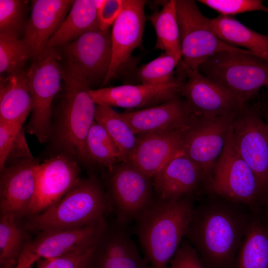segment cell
I'll list each match as a JSON object with an SVG mask.
<instances>
[{"mask_svg": "<svg viewBox=\"0 0 268 268\" xmlns=\"http://www.w3.org/2000/svg\"><path fill=\"white\" fill-rule=\"evenodd\" d=\"M152 179L156 198L162 200L190 195L204 182L201 168L181 149Z\"/></svg>", "mask_w": 268, "mask_h": 268, "instance_id": "22", "label": "cell"}, {"mask_svg": "<svg viewBox=\"0 0 268 268\" xmlns=\"http://www.w3.org/2000/svg\"><path fill=\"white\" fill-rule=\"evenodd\" d=\"M177 67L183 78L178 93L196 117L234 115L245 104L227 87L190 68L181 60Z\"/></svg>", "mask_w": 268, "mask_h": 268, "instance_id": "9", "label": "cell"}, {"mask_svg": "<svg viewBox=\"0 0 268 268\" xmlns=\"http://www.w3.org/2000/svg\"><path fill=\"white\" fill-rule=\"evenodd\" d=\"M101 30L94 1L76 0L45 48L65 46L82 35Z\"/></svg>", "mask_w": 268, "mask_h": 268, "instance_id": "26", "label": "cell"}, {"mask_svg": "<svg viewBox=\"0 0 268 268\" xmlns=\"http://www.w3.org/2000/svg\"><path fill=\"white\" fill-rule=\"evenodd\" d=\"M110 199L94 178L80 179L59 201L43 212L27 216V230L42 232L86 226L105 219Z\"/></svg>", "mask_w": 268, "mask_h": 268, "instance_id": "4", "label": "cell"}, {"mask_svg": "<svg viewBox=\"0 0 268 268\" xmlns=\"http://www.w3.org/2000/svg\"><path fill=\"white\" fill-rule=\"evenodd\" d=\"M57 48H45L26 71L33 103L27 132L40 143L51 137L53 130L52 104L59 92L63 80V69L59 64Z\"/></svg>", "mask_w": 268, "mask_h": 268, "instance_id": "6", "label": "cell"}, {"mask_svg": "<svg viewBox=\"0 0 268 268\" xmlns=\"http://www.w3.org/2000/svg\"><path fill=\"white\" fill-rule=\"evenodd\" d=\"M229 140L268 191V123L248 103L235 115Z\"/></svg>", "mask_w": 268, "mask_h": 268, "instance_id": "10", "label": "cell"}, {"mask_svg": "<svg viewBox=\"0 0 268 268\" xmlns=\"http://www.w3.org/2000/svg\"><path fill=\"white\" fill-rule=\"evenodd\" d=\"M73 2L70 0L31 1V16L27 21L23 39L30 49L33 60L44 50Z\"/></svg>", "mask_w": 268, "mask_h": 268, "instance_id": "23", "label": "cell"}, {"mask_svg": "<svg viewBox=\"0 0 268 268\" xmlns=\"http://www.w3.org/2000/svg\"><path fill=\"white\" fill-rule=\"evenodd\" d=\"M156 32L155 49H160L180 62L182 50L176 0L166 2L162 9L148 16Z\"/></svg>", "mask_w": 268, "mask_h": 268, "instance_id": "28", "label": "cell"}, {"mask_svg": "<svg viewBox=\"0 0 268 268\" xmlns=\"http://www.w3.org/2000/svg\"><path fill=\"white\" fill-rule=\"evenodd\" d=\"M99 241L83 250L53 258L39 259L37 268H87Z\"/></svg>", "mask_w": 268, "mask_h": 268, "instance_id": "35", "label": "cell"}, {"mask_svg": "<svg viewBox=\"0 0 268 268\" xmlns=\"http://www.w3.org/2000/svg\"><path fill=\"white\" fill-rule=\"evenodd\" d=\"M175 59L165 52L135 70L137 79L142 84L165 85L175 82L174 69L178 66Z\"/></svg>", "mask_w": 268, "mask_h": 268, "instance_id": "33", "label": "cell"}, {"mask_svg": "<svg viewBox=\"0 0 268 268\" xmlns=\"http://www.w3.org/2000/svg\"><path fill=\"white\" fill-rule=\"evenodd\" d=\"M165 85L125 84L89 90L96 104L125 108L156 106L179 94L181 80Z\"/></svg>", "mask_w": 268, "mask_h": 268, "instance_id": "21", "label": "cell"}, {"mask_svg": "<svg viewBox=\"0 0 268 268\" xmlns=\"http://www.w3.org/2000/svg\"><path fill=\"white\" fill-rule=\"evenodd\" d=\"M109 170L108 197L112 209L117 221L127 225L154 200L152 179L128 162Z\"/></svg>", "mask_w": 268, "mask_h": 268, "instance_id": "11", "label": "cell"}, {"mask_svg": "<svg viewBox=\"0 0 268 268\" xmlns=\"http://www.w3.org/2000/svg\"><path fill=\"white\" fill-rule=\"evenodd\" d=\"M120 115L137 136L180 128L196 118L179 94L157 105Z\"/></svg>", "mask_w": 268, "mask_h": 268, "instance_id": "18", "label": "cell"}, {"mask_svg": "<svg viewBox=\"0 0 268 268\" xmlns=\"http://www.w3.org/2000/svg\"><path fill=\"white\" fill-rule=\"evenodd\" d=\"M267 88H268V85L267 86Z\"/></svg>", "mask_w": 268, "mask_h": 268, "instance_id": "44", "label": "cell"}, {"mask_svg": "<svg viewBox=\"0 0 268 268\" xmlns=\"http://www.w3.org/2000/svg\"><path fill=\"white\" fill-rule=\"evenodd\" d=\"M208 23L214 33L224 42L245 48L268 61V35L255 32L231 16L220 14L209 18Z\"/></svg>", "mask_w": 268, "mask_h": 268, "instance_id": "27", "label": "cell"}, {"mask_svg": "<svg viewBox=\"0 0 268 268\" xmlns=\"http://www.w3.org/2000/svg\"><path fill=\"white\" fill-rule=\"evenodd\" d=\"M32 158H34L30 151L22 128L18 132L12 144L5 165L16 160Z\"/></svg>", "mask_w": 268, "mask_h": 268, "instance_id": "40", "label": "cell"}, {"mask_svg": "<svg viewBox=\"0 0 268 268\" xmlns=\"http://www.w3.org/2000/svg\"><path fill=\"white\" fill-rule=\"evenodd\" d=\"M198 70L227 87L244 104L268 85V61L252 53L221 52L210 57Z\"/></svg>", "mask_w": 268, "mask_h": 268, "instance_id": "7", "label": "cell"}, {"mask_svg": "<svg viewBox=\"0 0 268 268\" xmlns=\"http://www.w3.org/2000/svg\"><path fill=\"white\" fill-rule=\"evenodd\" d=\"M210 194L195 206L185 236L205 268H234L251 209Z\"/></svg>", "mask_w": 268, "mask_h": 268, "instance_id": "1", "label": "cell"}, {"mask_svg": "<svg viewBox=\"0 0 268 268\" xmlns=\"http://www.w3.org/2000/svg\"><path fill=\"white\" fill-rule=\"evenodd\" d=\"M79 174L78 161L63 153L40 163L28 216L39 214L59 201L79 181Z\"/></svg>", "mask_w": 268, "mask_h": 268, "instance_id": "13", "label": "cell"}, {"mask_svg": "<svg viewBox=\"0 0 268 268\" xmlns=\"http://www.w3.org/2000/svg\"><path fill=\"white\" fill-rule=\"evenodd\" d=\"M22 217L16 214L0 213V266L15 268L27 243Z\"/></svg>", "mask_w": 268, "mask_h": 268, "instance_id": "29", "label": "cell"}, {"mask_svg": "<svg viewBox=\"0 0 268 268\" xmlns=\"http://www.w3.org/2000/svg\"><path fill=\"white\" fill-rule=\"evenodd\" d=\"M145 3L143 0H127L122 11L113 23L112 61L104 85L115 77L130 59L132 52L141 45L145 21Z\"/></svg>", "mask_w": 268, "mask_h": 268, "instance_id": "16", "label": "cell"}, {"mask_svg": "<svg viewBox=\"0 0 268 268\" xmlns=\"http://www.w3.org/2000/svg\"><path fill=\"white\" fill-rule=\"evenodd\" d=\"M167 268H205L199 255L188 241L183 240Z\"/></svg>", "mask_w": 268, "mask_h": 268, "instance_id": "38", "label": "cell"}, {"mask_svg": "<svg viewBox=\"0 0 268 268\" xmlns=\"http://www.w3.org/2000/svg\"><path fill=\"white\" fill-rule=\"evenodd\" d=\"M95 120L101 125L115 143L121 162H127L138 142V137L120 113L112 107L96 104Z\"/></svg>", "mask_w": 268, "mask_h": 268, "instance_id": "30", "label": "cell"}, {"mask_svg": "<svg viewBox=\"0 0 268 268\" xmlns=\"http://www.w3.org/2000/svg\"><path fill=\"white\" fill-rule=\"evenodd\" d=\"M189 195L153 201L135 219L139 243L150 268H167L186 235L194 208Z\"/></svg>", "mask_w": 268, "mask_h": 268, "instance_id": "2", "label": "cell"}, {"mask_svg": "<svg viewBox=\"0 0 268 268\" xmlns=\"http://www.w3.org/2000/svg\"><path fill=\"white\" fill-rule=\"evenodd\" d=\"M94 1L100 28L102 31L110 27L119 16L124 8L127 0H96Z\"/></svg>", "mask_w": 268, "mask_h": 268, "instance_id": "37", "label": "cell"}, {"mask_svg": "<svg viewBox=\"0 0 268 268\" xmlns=\"http://www.w3.org/2000/svg\"><path fill=\"white\" fill-rule=\"evenodd\" d=\"M0 268H6V267H1V266H0Z\"/></svg>", "mask_w": 268, "mask_h": 268, "instance_id": "43", "label": "cell"}, {"mask_svg": "<svg viewBox=\"0 0 268 268\" xmlns=\"http://www.w3.org/2000/svg\"><path fill=\"white\" fill-rule=\"evenodd\" d=\"M63 98L51 137L61 153L88 163L85 141L96 107L89 94L90 83L68 61L63 69Z\"/></svg>", "mask_w": 268, "mask_h": 268, "instance_id": "3", "label": "cell"}, {"mask_svg": "<svg viewBox=\"0 0 268 268\" xmlns=\"http://www.w3.org/2000/svg\"><path fill=\"white\" fill-rule=\"evenodd\" d=\"M33 108L26 71L0 76V121L23 125Z\"/></svg>", "mask_w": 268, "mask_h": 268, "instance_id": "25", "label": "cell"}, {"mask_svg": "<svg viewBox=\"0 0 268 268\" xmlns=\"http://www.w3.org/2000/svg\"><path fill=\"white\" fill-rule=\"evenodd\" d=\"M266 205V208H267L266 213L268 215V201Z\"/></svg>", "mask_w": 268, "mask_h": 268, "instance_id": "42", "label": "cell"}, {"mask_svg": "<svg viewBox=\"0 0 268 268\" xmlns=\"http://www.w3.org/2000/svg\"><path fill=\"white\" fill-rule=\"evenodd\" d=\"M234 268H268V215L262 209L251 210Z\"/></svg>", "mask_w": 268, "mask_h": 268, "instance_id": "24", "label": "cell"}, {"mask_svg": "<svg viewBox=\"0 0 268 268\" xmlns=\"http://www.w3.org/2000/svg\"><path fill=\"white\" fill-rule=\"evenodd\" d=\"M23 125L0 121V170L4 167L8 153L18 132Z\"/></svg>", "mask_w": 268, "mask_h": 268, "instance_id": "39", "label": "cell"}, {"mask_svg": "<svg viewBox=\"0 0 268 268\" xmlns=\"http://www.w3.org/2000/svg\"><path fill=\"white\" fill-rule=\"evenodd\" d=\"M126 226L107 225L87 268H150Z\"/></svg>", "mask_w": 268, "mask_h": 268, "instance_id": "19", "label": "cell"}, {"mask_svg": "<svg viewBox=\"0 0 268 268\" xmlns=\"http://www.w3.org/2000/svg\"><path fill=\"white\" fill-rule=\"evenodd\" d=\"M107 226L104 219L81 227L42 232L27 245L39 259L53 258L95 244Z\"/></svg>", "mask_w": 268, "mask_h": 268, "instance_id": "20", "label": "cell"}, {"mask_svg": "<svg viewBox=\"0 0 268 268\" xmlns=\"http://www.w3.org/2000/svg\"><path fill=\"white\" fill-rule=\"evenodd\" d=\"M40 163L35 158L7 163L0 171V213L29 215L36 188Z\"/></svg>", "mask_w": 268, "mask_h": 268, "instance_id": "14", "label": "cell"}, {"mask_svg": "<svg viewBox=\"0 0 268 268\" xmlns=\"http://www.w3.org/2000/svg\"><path fill=\"white\" fill-rule=\"evenodd\" d=\"M30 58V49L23 39L0 33V72L2 76L22 71Z\"/></svg>", "mask_w": 268, "mask_h": 268, "instance_id": "32", "label": "cell"}, {"mask_svg": "<svg viewBox=\"0 0 268 268\" xmlns=\"http://www.w3.org/2000/svg\"><path fill=\"white\" fill-rule=\"evenodd\" d=\"M236 114L197 117L185 134L181 150L201 168L204 182L210 176L227 142Z\"/></svg>", "mask_w": 268, "mask_h": 268, "instance_id": "12", "label": "cell"}, {"mask_svg": "<svg viewBox=\"0 0 268 268\" xmlns=\"http://www.w3.org/2000/svg\"><path fill=\"white\" fill-rule=\"evenodd\" d=\"M88 163L111 169L121 161L118 150L104 127L95 120L85 141Z\"/></svg>", "mask_w": 268, "mask_h": 268, "instance_id": "31", "label": "cell"}, {"mask_svg": "<svg viewBox=\"0 0 268 268\" xmlns=\"http://www.w3.org/2000/svg\"><path fill=\"white\" fill-rule=\"evenodd\" d=\"M198 1L223 15L231 16L253 11L268 13V7L260 0H200Z\"/></svg>", "mask_w": 268, "mask_h": 268, "instance_id": "36", "label": "cell"}, {"mask_svg": "<svg viewBox=\"0 0 268 268\" xmlns=\"http://www.w3.org/2000/svg\"><path fill=\"white\" fill-rule=\"evenodd\" d=\"M27 1L0 0V33L19 38L24 33L27 21Z\"/></svg>", "mask_w": 268, "mask_h": 268, "instance_id": "34", "label": "cell"}, {"mask_svg": "<svg viewBox=\"0 0 268 268\" xmlns=\"http://www.w3.org/2000/svg\"><path fill=\"white\" fill-rule=\"evenodd\" d=\"M176 8L181 38V61L190 68L198 70L210 57L221 52L252 53L219 39L210 28L209 18L201 12L195 1L176 0Z\"/></svg>", "mask_w": 268, "mask_h": 268, "instance_id": "8", "label": "cell"}, {"mask_svg": "<svg viewBox=\"0 0 268 268\" xmlns=\"http://www.w3.org/2000/svg\"><path fill=\"white\" fill-rule=\"evenodd\" d=\"M209 193L256 211L268 201L267 191L228 139L206 181Z\"/></svg>", "mask_w": 268, "mask_h": 268, "instance_id": "5", "label": "cell"}, {"mask_svg": "<svg viewBox=\"0 0 268 268\" xmlns=\"http://www.w3.org/2000/svg\"><path fill=\"white\" fill-rule=\"evenodd\" d=\"M39 258L29 248L27 244L15 268H30Z\"/></svg>", "mask_w": 268, "mask_h": 268, "instance_id": "41", "label": "cell"}, {"mask_svg": "<svg viewBox=\"0 0 268 268\" xmlns=\"http://www.w3.org/2000/svg\"><path fill=\"white\" fill-rule=\"evenodd\" d=\"M64 52L90 83L103 82L112 61L111 30L86 33L65 45Z\"/></svg>", "mask_w": 268, "mask_h": 268, "instance_id": "15", "label": "cell"}, {"mask_svg": "<svg viewBox=\"0 0 268 268\" xmlns=\"http://www.w3.org/2000/svg\"><path fill=\"white\" fill-rule=\"evenodd\" d=\"M192 122L180 128L138 136L136 146L127 162L152 178L182 149Z\"/></svg>", "mask_w": 268, "mask_h": 268, "instance_id": "17", "label": "cell"}]
</instances>
